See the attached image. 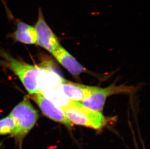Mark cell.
Returning <instances> with one entry per match:
<instances>
[{"label":"cell","instance_id":"obj_1","mask_svg":"<svg viewBox=\"0 0 150 149\" xmlns=\"http://www.w3.org/2000/svg\"><path fill=\"white\" fill-rule=\"evenodd\" d=\"M3 66L13 72L20 79L30 95L42 93L38 85L40 69L36 66L14 58L4 51H0Z\"/></svg>","mask_w":150,"mask_h":149},{"label":"cell","instance_id":"obj_2","mask_svg":"<svg viewBox=\"0 0 150 149\" xmlns=\"http://www.w3.org/2000/svg\"><path fill=\"white\" fill-rule=\"evenodd\" d=\"M9 115L16 122V131L12 137L21 149L24 138L37 124L39 116L38 112L26 96Z\"/></svg>","mask_w":150,"mask_h":149},{"label":"cell","instance_id":"obj_3","mask_svg":"<svg viewBox=\"0 0 150 149\" xmlns=\"http://www.w3.org/2000/svg\"><path fill=\"white\" fill-rule=\"evenodd\" d=\"M60 108L72 124L100 129L107 122L100 112L88 108L78 102L69 100L68 104Z\"/></svg>","mask_w":150,"mask_h":149},{"label":"cell","instance_id":"obj_4","mask_svg":"<svg viewBox=\"0 0 150 149\" xmlns=\"http://www.w3.org/2000/svg\"><path fill=\"white\" fill-rule=\"evenodd\" d=\"M135 91V88L125 85H112L105 88H99L91 97L82 101V104L88 108L101 112L108 97L113 94L132 93Z\"/></svg>","mask_w":150,"mask_h":149},{"label":"cell","instance_id":"obj_5","mask_svg":"<svg viewBox=\"0 0 150 149\" xmlns=\"http://www.w3.org/2000/svg\"><path fill=\"white\" fill-rule=\"evenodd\" d=\"M34 27L37 34V44L52 54L60 45L58 38L46 21L40 8L38 9V20Z\"/></svg>","mask_w":150,"mask_h":149},{"label":"cell","instance_id":"obj_6","mask_svg":"<svg viewBox=\"0 0 150 149\" xmlns=\"http://www.w3.org/2000/svg\"><path fill=\"white\" fill-rule=\"evenodd\" d=\"M44 115L52 120L70 127L72 124L68 120L62 108L46 97L42 93L31 95Z\"/></svg>","mask_w":150,"mask_h":149},{"label":"cell","instance_id":"obj_7","mask_svg":"<svg viewBox=\"0 0 150 149\" xmlns=\"http://www.w3.org/2000/svg\"><path fill=\"white\" fill-rule=\"evenodd\" d=\"M60 88L69 100L82 102L91 97L99 88L74 83L63 79Z\"/></svg>","mask_w":150,"mask_h":149},{"label":"cell","instance_id":"obj_8","mask_svg":"<svg viewBox=\"0 0 150 149\" xmlns=\"http://www.w3.org/2000/svg\"><path fill=\"white\" fill-rule=\"evenodd\" d=\"M52 54L57 60L73 75L78 76L85 72V68L61 45Z\"/></svg>","mask_w":150,"mask_h":149},{"label":"cell","instance_id":"obj_9","mask_svg":"<svg viewBox=\"0 0 150 149\" xmlns=\"http://www.w3.org/2000/svg\"><path fill=\"white\" fill-rule=\"evenodd\" d=\"M16 31L12 35L15 40L23 44H37V34L35 28L20 20L16 21Z\"/></svg>","mask_w":150,"mask_h":149},{"label":"cell","instance_id":"obj_10","mask_svg":"<svg viewBox=\"0 0 150 149\" xmlns=\"http://www.w3.org/2000/svg\"><path fill=\"white\" fill-rule=\"evenodd\" d=\"M16 129V122L9 115L0 119V136L10 135L12 136Z\"/></svg>","mask_w":150,"mask_h":149}]
</instances>
